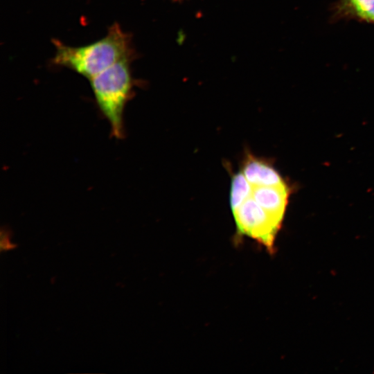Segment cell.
I'll list each match as a JSON object with an SVG mask.
<instances>
[{
  "label": "cell",
  "instance_id": "cell-3",
  "mask_svg": "<svg viewBox=\"0 0 374 374\" xmlns=\"http://www.w3.org/2000/svg\"><path fill=\"white\" fill-rule=\"evenodd\" d=\"M131 61H119L89 80L98 107L116 139L124 136V111L133 93Z\"/></svg>",
  "mask_w": 374,
  "mask_h": 374
},
{
  "label": "cell",
  "instance_id": "cell-1",
  "mask_svg": "<svg viewBox=\"0 0 374 374\" xmlns=\"http://www.w3.org/2000/svg\"><path fill=\"white\" fill-rule=\"evenodd\" d=\"M289 195V187L278 171L266 160L247 153L230 186V206L238 235L272 252Z\"/></svg>",
  "mask_w": 374,
  "mask_h": 374
},
{
  "label": "cell",
  "instance_id": "cell-4",
  "mask_svg": "<svg viewBox=\"0 0 374 374\" xmlns=\"http://www.w3.org/2000/svg\"><path fill=\"white\" fill-rule=\"evenodd\" d=\"M342 4L349 14L374 24V0H342Z\"/></svg>",
  "mask_w": 374,
  "mask_h": 374
},
{
  "label": "cell",
  "instance_id": "cell-2",
  "mask_svg": "<svg viewBox=\"0 0 374 374\" xmlns=\"http://www.w3.org/2000/svg\"><path fill=\"white\" fill-rule=\"evenodd\" d=\"M53 42L55 48L53 63L89 80L119 61L133 58L130 37L117 23L109 27L103 38L87 45L71 46L57 40Z\"/></svg>",
  "mask_w": 374,
  "mask_h": 374
},
{
  "label": "cell",
  "instance_id": "cell-5",
  "mask_svg": "<svg viewBox=\"0 0 374 374\" xmlns=\"http://www.w3.org/2000/svg\"><path fill=\"white\" fill-rule=\"evenodd\" d=\"M17 245L11 242V232L7 229H2L0 233L1 252H6L15 249Z\"/></svg>",
  "mask_w": 374,
  "mask_h": 374
}]
</instances>
